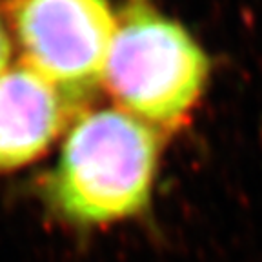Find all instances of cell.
<instances>
[{"label":"cell","mask_w":262,"mask_h":262,"mask_svg":"<svg viewBox=\"0 0 262 262\" xmlns=\"http://www.w3.org/2000/svg\"><path fill=\"white\" fill-rule=\"evenodd\" d=\"M117 20L107 0H18L13 9L22 62L73 107L102 86Z\"/></svg>","instance_id":"obj_3"},{"label":"cell","mask_w":262,"mask_h":262,"mask_svg":"<svg viewBox=\"0 0 262 262\" xmlns=\"http://www.w3.org/2000/svg\"><path fill=\"white\" fill-rule=\"evenodd\" d=\"M73 115L66 97L24 62L0 75V173L20 169L53 146Z\"/></svg>","instance_id":"obj_4"},{"label":"cell","mask_w":262,"mask_h":262,"mask_svg":"<svg viewBox=\"0 0 262 262\" xmlns=\"http://www.w3.org/2000/svg\"><path fill=\"white\" fill-rule=\"evenodd\" d=\"M208 75L204 49L177 20L146 4L119 16L102 80L117 107L157 131L173 129L199 102Z\"/></svg>","instance_id":"obj_2"},{"label":"cell","mask_w":262,"mask_h":262,"mask_svg":"<svg viewBox=\"0 0 262 262\" xmlns=\"http://www.w3.org/2000/svg\"><path fill=\"white\" fill-rule=\"evenodd\" d=\"M160 164V131L120 107L75 119L42 182L48 208L78 228L127 221L149 206Z\"/></svg>","instance_id":"obj_1"},{"label":"cell","mask_w":262,"mask_h":262,"mask_svg":"<svg viewBox=\"0 0 262 262\" xmlns=\"http://www.w3.org/2000/svg\"><path fill=\"white\" fill-rule=\"evenodd\" d=\"M11 44H13L11 37H9L8 29H6L4 22L0 18V75L11 66V53H13Z\"/></svg>","instance_id":"obj_5"}]
</instances>
